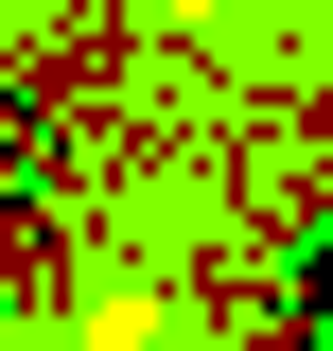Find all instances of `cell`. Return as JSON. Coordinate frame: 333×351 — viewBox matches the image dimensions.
Returning a JSON list of instances; mask_svg holds the SVG:
<instances>
[{"mask_svg":"<svg viewBox=\"0 0 333 351\" xmlns=\"http://www.w3.org/2000/svg\"><path fill=\"white\" fill-rule=\"evenodd\" d=\"M88 351H333V0H281L193 71Z\"/></svg>","mask_w":333,"mask_h":351,"instance_id":"obj_1","label":"cell"}]
</instances>
